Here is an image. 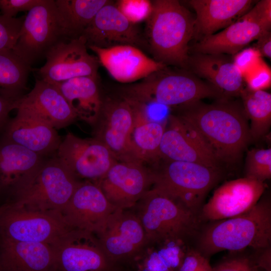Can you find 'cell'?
Returning a JSON list of instances; mask_svg holds the SVG:
<instances>
[{"mask_svg":"<svg viewBox=\"0 0 271 271\" xmlns=\"http://www.w3.org/2000/svg\"><path fill=\"white\" fill-rule=\"evenodd\" d=\"M176 114L191 124L221 163L236 161L252 140L242 102L232 98L201 100L177 107Z\"/></svg>","mask_w":271,"mask_h":271,"instance_id":"cell-1","label":"cell"},{"mask_svg":"<svg viewBox=\"0 0 271 271\" xmlns=\"http://www.w3.org/2000/svg\"><path fill=\"white\" fill-rule=\"evenodd\" d=\"M195 237L194 247L209 258L224 250H256L270 246L271 203L262 198L248 211L237 216L206 222Z\"/></svg>","mask_w":271,"mask_h":271,"instance_id":"cell-2","label":"cell"},{"mask_svg":"<svg viewBox=\"0 0 271 271\" xmlns=\"http://www.w3.org/2000/svg\"><path fill=\"white\" fill-rule=\"evenodd\" d=\"M152 2V12L147 20V45L154 59L167 66L187 69L195 18L178 1Z\"/></svg>","mask_w":271,"mask_h":271,"instance_id":"cell-3","label":"cell"},{"mask_svg":"<svg viewBox=\"0 0 271 271\" xmlns=\"http://www.w3.org/2000/svg\"><path fill=\"white\" fill-rule=\"evenodd\" d=\"M169 70L155 72L139 83L123 87L121 97L143 103L176 108L206 98H230L191 72Z\"/></svg>","mask_w":271,"mask_h":271,"instance_id":"cell-4","label":"cell"},{"mask_svg":"<svg viewBox=\"0 0 271 271\" xmlns=\"http://www.w3.org/2000/svg\"><path fill=\"white\" fill-rule=\"evenodd\" d=\"M79 182L56 155L47 157L16 188L10 205L61 215Z\"/></svg>","mask_w":271,"mask_h":271,"instance_id":"cell-5","label":"cell"},{"mask_svg":"<svg viewBox=\"0 0 271 271\" xmlns=\"http://www.w3.org/2000/svg\"><path fill=\"white\" fill-rule=\"evenodd\" d=\"M141 200L138 217L147 240L160 243L195 238L202 224L198 214L155 187Z\"/></svg>","mask_w":271,"mask_h":271,"instance_id":"cell-6","label":"cell"},{"mask_svg":"<svg viewBox=\"0 0 271 271\" xmlns=\"http://www.w3.org/2000/svg\"><path fill=\"white\" fill-rule=\"evenodd\" d=\"M163 163L154 171V187L197 214L208 192L224 176L223 170L195 163L164 160Z\"/></svg>","mask_w":271,"mask_h":271,"instance_id":"cell-7","label":"cell"},{"mask_svg":"<svg viewBox=\"0 0 271 271\" xmlns=\"http://www.w3.org/2000/svg\"><path fill=\"white\" fill-rule=\"evenodd\" d=\"M67 38L54 0H42L25 17L13 51L31 66L45 57L57 42Z\"/></svg>","mask_w":271,"mask_h":271,"instance_id":"cell-8","label":"cell"},{"mask_svg":"<svg viewBox=\"0 0 271 271\" xmlns=\"http://www.w3.org/2000/svg\"><path fill=\"white\" fill-rule=\"evenodd\" d=\"M71 228L60 214L4 206L1 239L52 244Z\"/></svg>","mask_w":271,"mask_h":271,"instance_id":"cell-9","label":"cell"},{"mask_svg":"<svg viewBox=\"0 0 271 271\" xmlns=\"http://www.w3.org/2000/svg\"><path fill=\"white\" fill-rule=\"evenodd\" d=\"M270 27V10L260 1L223 31L200 39L191 51L194 53L233 56L251 42L269 31Z\"/></svg>","mask_w":271,"mask_h":271,"instance_id":"cell-10","label":"cell"},{"mask_svg":"<svg viewBox=\"0 0 271 271\" xmlns=\"http://www.w3.org/2000/svg\"><path fill=\"white\" fill-rule=\"evenodd\" d=\"M87 48L82 36L59 41L46 54L45 64L37 70L38 78L55 84L78 77L98 76V59Z\"/></svg>","mask_w":271,"mask_h":271,"instance_id":"cell-11","label":"cell"},{"mask_svg":"<svg viewBox=\"0 0 271 271\" xmlns=\"http://www.w3.org/2000/svg\"><path fill=\"white\" fill-rule=\"evenodd\" d=\"M167 119L160 146L161 159L195 163L223 170L222 163L191 124L175 114L169 115Z\"/></svg>","mask_w":271,"mask_h":271,"instance_id":"cell-12","label":"cell"},{"mask_svg":"<svg viewBox=\"0 0 271 271\" xmlns=\"http://www.w3.org/2000/svg\"><path fill=\"white\" fill-rule=\"evenodd\" d=\"M56 156L78 178L95 182L103 177L117 161L109 150L95 139H82L68 132Z\"/></svg>","mask_w":271,"mask_h":271,"instance_id":"cell-13","label":"cell"},{"mask_svg":"<svg viewBox=\"0 0 271 271\" xmlns=\"http://www.w3.org/2000/svg\"><path fill=\"white\" fill-rule=\"evenodd\" d=\"M153 171L137 162L117 161L105 175L94 182L109 202L124 210L135 205L154 185Z\"/></svg>","mask_w":271,"mask_h":271,"instance_id":"cell-14","label":"cell"},{"mask_svg":"<svg viewBox=\"0 0 271 271\" xmlns=\"http://www.w3.org/2000/svg\"><path fill=\"white\" fill-rule=\"evenodd\" d=\"M119 209L112 205L94 182H79L61 212L71 228L97 234Z\"/></svg>","mask_w":271,"mask_h":271,"instance_id":"cell-15","label":"cell"},{"mask_svg":"<svg viewBox=\"0 0 271 271\" xmlns=\"http://www.w3.org/2000/svg\"><path fill=\"white\" fill-rule=\"evenodd\" d=\"M56 271H107L109 260L94 233L71 228L51 244Z\"/></svg>","mask_w":271,"mask_h":271,"instance_id":"cell-16","label":"cell"},{"mask_svg":"<svg viewBox=\"0 0 271 271\" xmlns=\"http://www.w3.org/2000/svg\"><path fill=\"white\" fill-rule=\"evenodd\" d=\"M133 112L123 98L103 100L95 125L94 138L102 143L118 161L137 162L132 150L130 135ZM140 163V162H139Z\"/></svg>","mask_w":271,"mask_h":271,"instance_id":"cell-17","label":"cell"},{"mask_svg":"<svg viewBox=\"0 0 271 271\" xmlns=\"http://www.w3.org/2000/svg\"><path fill=\"white\" fill-rule=\"evenodd\" d=\"M265 189L264 183L245 177L227 181L202 205L198 214L200 220L202 224L242 214L255 205Z\"/></svg>","mask_w":271,"mask_h":271,"instance_id":"cell-18","label":"cell"},{"mask_svg":"<svg viewBox=\"0 0 271 271\" xmlns=\"http://www.w3.org/2000/svg\"><path fill=\"white\" fill-rule=\"evenodd\" d=\"M81 36L85 39L87 47L147 46L136 25L130 23L110 1L100 9Z\"/></svg>","mask_w":271,"mask_h":271,"instance_id":"cell-19","label":"cell"},{"mask_svg":"<svg viewBox=\"0 0 271 271\" xmlns=\"http://www.w3.org/2000/svg\"><path fill=\"white\" fill-rule=\"evenodd\" d=\"M17 110L16 115L9 119L0 132V138L44 157L55 155L62 141L56 129L27 111Z\"/></svg>","mask_w":271,"mask_h":271,"instance_id":"cell-20","label":"cell"},{"mask_svg":"<svg viewBox=\"0 0 271 271\" xmlns=\"http://www.w3.org/2000/svg\"><path fill=\"white\" fill-rule=\"evenodd\" d=\"M88 47L96 54L99 64L114 79L121 83L144 79L167 66L131 45H121L106 48L92 46Z\"/></svg>","mask_w":271,"mask_h":271,"instance_id":"cell-21","label":"cell"},{"mask_svg":"<svg viewBox=\"0 0 271 271\" xmlns=\"http://www.w3.org/2000/svg\"><path fill=\"white\" fill-rule=\"evenodd\" d=\"M106 257L116 260L136 252L147 240L138 217L119 209L97 234Z\"/></svg>","mask_w":271,"mask_h":271,"instance_id":"cell-22","label":"cell"},{"mask_svg":"<svg viewBox=\"0 0 271 271\" xmlns=\"http://www.w3.org/2000/svg\"><path fill=\"white\" fill-rule=\"evenodd\" d=\"M17 109L36 115L56 129L65 127L77 119L58 88L38 78L33 88L18 100Z\"/></svg>","mask_w":271,"mask_h":271,"instance_id":"cell-23","label":"cell"},{"mask_svg":"<svg viewBox=\"0 0 271 271\" xmlns=\"http://www.w3.org/2000/svg\"><path fill=\"white\" fill-rule=\"evenodd\" d=\"M188 68L228 97L240 96L245 88L241 73L227 55L194 53L189 56Z\"/></svg>","mask_w":271,"mask_h":271,"instance_id":"cell-24","label":"cell"},{"mask_svg":"<svg viewBox=\"0 0 271 271\" xmlns=\"http://www.w3.org/2000/svg\"><path fill=\"white\" fill-rule=\"evenodd\" d=\"M195 13L194 36L202 38L226 28L247 13L252 0H190Z\"/></svg>","mask_w":271,"mask_h":271,"instance_id":"cell-25","label":"cell"},{"mask_svg":"<svg viewBox=\"0 0 271 271\" xmlns=\"http://www.w3.org/2000/svg\"><path fill=\"white\" fill-rule=\"evenodd\" d=\"M0 271H56L50 244L1 239Z\"/></svg>","mask_w":271,"mask_h":271,"instance_id":"cell-26","label":"cell"},{"mask_svg":"<svg viewBox=\"0 0 271 271\" xmlns=\"http://www.w3.org/2000/svg\"><path fill=\"white\" fill-rule=\"evenodd\" d=\"M126 100L131 105L133 112L130 142L136 159L143 164H158L161 159L160 146L165 124L152 120L145 104Z\"/></svg>","mask_w":271,"mask_h":271,"instance_id":"cell-27","label":"cell"},{"mask_svg":"<svg viewBox=\"0 0 271 271\" xmlns=\"http://www.w3.org/2000/svg\"><path fill=\"white\" fill-rule=\"evenodd\" d=\"M47 157L0 138V193H14Z\"/></svg>","mask_w":271,"mask_h":271,"instance_id":"cell-28","label":"cell"},{"mask_svg":"<svg viewBox=\"0 0 271 271\" xmlns=\"http://www.w3.org/2000/svg\"><path fill=\"white\" fill-rule=\"evenodd\" d=\"M54 85L64 96L77 119L91 124L95 123L103 101L98 76L78 77Z\"/></svg>","mask_w":271,"mask_h":271,"instance_id":"cell-29","label":"cell"},{"mask_svg":"<svg viewBox=\"0 0 271 271\" xmlns=\"http://www.w3.org/2000/svg\"><path fill=\"white\" fill-rule=\"evenodd\" d=\"M107 0H54L60 20L67 36L81 35Z\"/></svg>","mask_w":271,"mask_h":271,"instance_id":"cell-30","label":"cell"},{"mask_svg":"<svg viewBox=\"0 0 271 271\" xmlns=\"http://www.w3.org/2000/svg\"><path fill=\"white\" fill-rule=\"evenodd\" d=\"M29 66L13 51H0V95L18 100L27 88Z\"/></svg>","mask_w":271,"mask_h":271,"instance_id":"cell-31","label":"cell"},{"mask_svg":"<svg viewBox=\"0 0 271 271\" xmlns=\"http://www.w3.org/2000/svg\"><path fill=\"white\" fill-rule=\"evenodd\" d=\"M240 97L245 115L250 121L252 140H257L268 132L271 125V94L245 87Z\"/></svg>","mask_w":271,"mask_h":271,"instance_id":"cell-32","label":"cell"},{"mask_svg":"<svg viewBox=\"0 0 271 271\" xmlns=\"http://www.w3.org/2000/svg\"><path fill=\"white\" fill-rule=\"evenodd\" d=\"M184 240H170L159 243L141 265V271H179L189 246Z\"/></svg>","mask_w":271,"mask_h":271,"instance_id":"cell-33","label":"cell"},{"mask_svg":"<svg viewBox=\"0 0 271 271\" xmlns=\"http://www.w3.org/2000/svg\"><path fill=\"white\" fill-rule=\"evenodd\" d=\"M245 177L263 182L271 178V149H252L247 152Z\"/></svg>","mask_w":271,"mask_h":271,"instance_id":"cell-34","label":"cell"},{"mask_svg":"<svg viewBox=\"0 0 271 271\" xmlns=\"http://www.w3.org/2000/svg\"><path fill=\"white\" fill-rule=\"evenodd\" d=\"M115 5L125 17L134 25L147 20L153 9L152 1L148 0H120Z\"/></svg>","mask_w":271,"mask_h":271,"instance_id":"cell-35","label":"cell"},{"mask_svg":"<svg viewBox=\"0 0 271 271\" xmlns=\"http://www.w3.org/2000/svg\"><path fill=\"white\" fill-rule=\"evenodd\" d=\"M243 251L231 252L213 267V271H259L254 256Z\"/></svg>","mask_w":271,"mask_h":271,"instance_id":"cell-36","label":"cell"},{"mask_svg":"<svg viewBox=\"0 0 271 271\" xmlns=\"http://www.w3.org/2000/svg\"><path fill=\"white\" fill-rule=\"evenodd\" d=\"M25 17L8 18L0 15V51L13 50Z\"/></svg>","mask_w":271,"mask_h":271,"instance_id":"cell-37","label":"cell"},{"mask_svg":"<svg viewBox=\"0 0 271 271\" xmlns=\"http://www.w3.org/2000/svg\"><path fill=\"white\" fill-rule=\"evenodd\" d=\"M246 88L252 91L264 90L270 87L271 70L262 60L243 76Z\"/></svg>","mask_w":271,"mask_h":271,"instance_id":"cell-38","label":"cell"},{"mask_svg":"<svg viewBox=\"0 0 271 271\" xmlns=\"http://www.w3.org/2000/svg\"><path fill=\"white\" fill-rule=\"evenodd\" d=\"M234 64L242 76L255 67L262 60V56L255 47L240 51L232 57Z\"/></svg>","mask_w":271,"mask_h":271,"instance_id":"cell-39","label":"cell"},{"mask_svg":"<svg viewBox=\"0 0 271 271\" xmlns=\"http://www.w3.org/2000/svg\"><path fill=\"white\" fill-rule=\"evenodd\" d=\"M179 271H213V267L208 258L189 246Z\"/></svg>","mask_w":271,"mask_h":271,"instance_id":"cell-40","label":"cell"},{"mask_svg":"<svg viewBox=\"0 0 271 271\" xmlns=\"http://www.w3.org/2000/svg\"><path fill=\"white\" fill-rule=\"evenodd\" d=\"M42 0H0L1 15L8 18H16L17 14L23 11L29 12Z\"/></svg>","mask_w":271,"mask_h":271,"instance_id":"cell-41","label":"cell"},{"mask_svg":"<svg viewBox=\"0 0 271 271\" xmlns=\"http://www.w3.org/2000/svg\"><path fill=\"white\" fill-rule=\"evenodd\" d=\"M18 100L0 95V132L10 118V112L13 109H16Z\"/></svg>","mask_w":271,"mask_h":271,"instance_id":"cell-42","label":"cell"},{"mask_svg":"<svg viewBox=\"0 0 271 271\" xmlns=\"http://www.w3.org/2000/svg\"><path fill=\"white\" fill-rule=\"evenodd\" d=\"M255 47L264 56L271 58V33L267 31L261 35L257 40Z\"/></svg>","mask_w":271,"mask_h":271,"instance_id":"cell-43","label":"cell"},{"mask_svg":"<svg viewBox=\"0 0 271 271\" xmlns=\"http://www.w3.org/2000/svg\"><path fill=\"white\" fill-rule=\"evenodd\" d=\"M270 246L260 250L259 254L254 256L258 267L270 271Z\"/></svg>","mask_w":271,"mask_h":271,"instance_id":"cell-44","label":"cell"},{"mask_svg":"<svg viewBox=\"0 0 271 271\" xmlns=\"http://www.w3.org/2000/svg\"><path fill=\"white\" fill-rule=\"evenodd\" d=\"M3 210H4V206L2 207H0V219H1V215L3 213Z\"/></svg>","mask_w":271,"mask_h":271,"instance_id":"cell-45","label":"cell"}]
</instances>
